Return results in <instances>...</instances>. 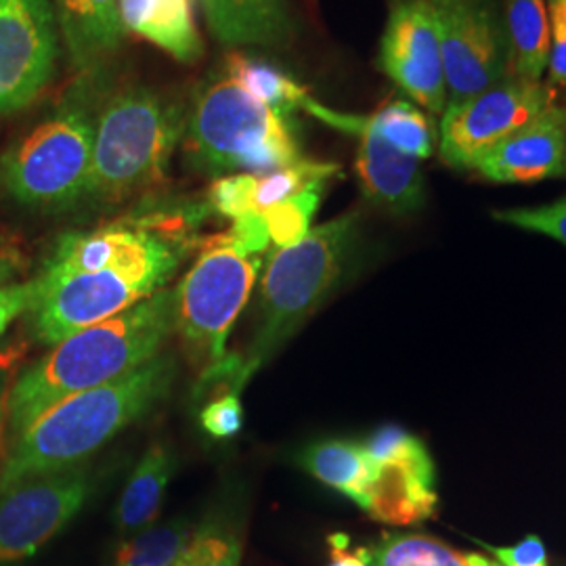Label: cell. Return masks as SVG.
Returning <instances> with one entry per match:
<instances>
[{
	"label": "cell",
	"instance_id": "6da1fadb",
	"mask_svg": "<svg viewBox=\"0 0 566 566\" xmlns=\"http://www.w3.org/2000/svg\"><path fill=\"white\" fill-rule=\"evenodd\" d=\"M175 329V290H160L120 315L55 344L28 367L9 392L15 434L63 399L107 385L160 355Z\"/></svg>",
	"mask_w": 566,
	"mask_h": 566
},
{
	"label": "cell",
	"instance_id": "836d02e7",
	"mask_svg": "<svg viewBox=\"0 0 566 566\" xmlns=\"http://www.w3.org/2000/svg\"><path fill=\"white\" fill-rule=\"evenodd\" d=\"M223 235L231 248H235L245 256H261L271 245L269 227L264 221L263 212L259 210H252L240 219H235L231 229Z\"/></svg>",
	"mask_w": 566,
	"mask_h": 566
},
{
	"label": "cell",
	"instance_id": "7402d4cb",
	"mask_svg": "<svg viewBox=\"0 0 566 566\" xmlns=\"http://www.w3.org/2000/svg\"><path fill=\"white\" fill-rule=\"evenodd\" d=\"M175 474V455L163 443L149 447L133 470L116 507V525L122 533H139L156 521L164 493Z\"/></svg>",
	"mask_w": 566,
	"mask_h": 566
},
{
	"label": "cell",
	"instance_id": "8d00e7d4",
	"mask_svg": "<svg viewBox=\"0 0 566 566\" xmlns=\"http://www.w3.org/2000/svg\"><path fill=\"white\" fill-rule=\"evenodd\" d=\"M329 565L327 566H371L369 547L350 549V537L344 533H334L327 537Z\"/></svg>",
	"mask_w": 566,
	"mask_h": 566
},
{
	"label": "cell",
	"instance_id": "9c48e42d",
	"mask_svg": "<svg viewBox=\"0 0 566 566\" xmlns=\"http://www.w3.org/2000/svg\"><path fill=\"white\" fill-rule=\"evenodd\" d=\"M558 105L546 82L507 76L465 102L447 105L439 126V156L460 170H472L486 151L528 122Z\"/></svg>",
	"mask_w": 566,
	"mask_h": 566
},
{
	"label": "cell",
	"instance_id": "2e32d148",
	"mask_svg": "<svg viewBox=\"0 0 566 566\" xmlns=\"http://www.w3.org/2000/svg\"><path fill=\"white\" fill-rule=\"evenodd\" d=\"M434 462L428 451L376 464L367 514L386 525H418L437 514Z\"/></svg>",
	"mask_w": 566,
	"mask_h": 566
},
{
	"label": "cell",
	"instance_id": "4fadbf2b",
	"mask_svg": "<svg viewBox=\"0 0 566 566\" xmlns=\"http://www.w3.org/2000/svg\"><path fill=\"white\" fill-rule=\"evenodd\" d=\"M53 0H0V114L36 102L60 55Z\"/></svg>",
	"mask_w": 566,
	"mask_h": 566
},
{
	"label": "cell",
	"instance_id": "ba28073f",
	"mask_svg": "<svg viewBox=\"0 0 566 566\" xmlns=\"http://www.w3.org/2000/svg\"><path fill=\"white\" fill-rule=\"evenodd\" d=\"M172 275L164 269L112 266L88 273H65L44 266L34 280L36 298L30 308L36 338L55 346L158 294Z\"/></svg>",
	"mask_w": 566,
	"mask_h": 566
},
{
	"label": "cell",
	"instance_id": "277c9868",
	"mask_svg": "<svg viewBox=\"0 0 566 566\" xmlns=\"http://www.w3.org/2000/svg\"><path fill=\"white\" fill-rule=\"evenodd\" d=\"M182 151L206 177L266 175L303 160L290 116L252 99L227 74L200 84L185 116Z\"/></svg>",
	"mask_w": 566,
	"mask_h": 566
},
{
	"label": "cell",
	"instance_id": "5bb4252c",
	"mask_svg": "<svg viewBox=\"0 0 566 566\" xmlns=\"http://www.w3.org/2000/svg\"><path fill=\"white\" fill-rule=\"evenodd\" d=\"M304 112L327 126L359 139L355 170L365 200L395 217L418 212L426 203L424 172L420 160L405 156L365 126V116L343 114L311 99Z\"/></svg>",
	"mask_w": 566,
	"mask_h": 566
},
{
	"label": "cell",
	"instance_id": "484cf974",
	"mask_svg": "<svg viewBox=\"0 0 566 566\" xmlns=\"http://www.w3.org/2000/svg\"><path fill=\"white\" fill-rule=\"evenodd\" d=\"M196 526L187 518H172L164 525L147 526L124 542L116 566H172L181 556Z\"/></svg>",
	"mask_w": 566,
	"mask_h": 566
},
{
	"label": "cell",
	"instance_id": "d590c367",
	"mask_svg": "<svg viewBox=\"0 0 566 566\" xmlns=\"http://www.w3.org/2000/svg\"><path fill=\"white\" fill-rule=\"evenodd\" d=\"M486 549L506 566H547L546 546L539 537L528 535L518 546L493 547L486 546Z\"/></svg>",
	"mask_w": 566,
	"mask_h": 566
},
{
	"label": "cell",
	"instance_id": "8992f818",
	"mask_svg": "<svg viewBox=\"0 0 566 566\" xmlns=\"http://www.w3.org/2000/svg\"><path fill=\"white\" fill-rule=\"evenodd\" d=\"M359 212L311 229L301 242L273 252L261 285V324L240 359V382L263 367L324 303L359 242Z\"/></svg>",
	"mask_w": 566,
	"mask_h": 566
},
{
	"label": "cell",
	"instance_id": "1f68e13d",
	"mask_svg": "<svg viewBox=\"0 0 566 566\" xmlns=\"http://www.w3.org/2000/svg\"><path fill=\"white\" fill-rule=\"evenodd\" d=\"M549 9V61H547V86L560 103L566 95V0H547Z\"/></svg>",
	"mask_w": 566,
	"mask_h": 566
},
{
	"label": "cell",
	"instance_id": "603a6c76",
	"mask_svg": "<svg viewBox=\"0 0 566 566\" xmlns=\"http://www.w3.org/2000/svg\"><path fill=\"white\" fill-rule=\"evenodd\" d=\"M223 72L252 99L283 116H292L296 109H304L306 103L313 99L301 82L287 76L277 65L240 51H231L224 57Z\"/></svg>",
	"mask_w": 566,
	"mask_h": 566
},
{
	"label": "cell",
	"instance_id": "d4e9b609",
	"mask_svg": "<svg viewBox=\"0 0 566 566\" xmlns=\"http://www.w3.org/2000/svg\"><path fill=\"white\" fill-rule=\"evenodd\" d=\"M371 552V566H497L481 554L460 552L426 535L386 533Z\"/></svg>",
	"mask_w": 566,
	"mask_h": 566
},
{
	"label": "cell",
	"instance_id": "83f0119b",
	"mask_svg": "<svg viewBox=\"0 0 566 566\" xmlns=\"http://www.w3.org/2000/svg\"><path fill=\"white\" fill-rule=\"evenodd\" d=\"M340 172V166L332 163H317V160H298L292 166L280 170L259 175L256 193H254V208L261 212L275 203L283 202L308 187L322 185L334 179Z\"/></svg>",
	"mask_w": 566,
	"mask_h": 566
},
{
	"label": "cell",
	"instance_id": "4dcf8cb0",
	"mask_svg": "<svg viewBox=\"0 0 566 566\" xmlns=\"http://www.w3.org/2000/svg\"><path fill=\"white\" fill-rule=\"evenodd\" d=\"M493 219L526 231H535L566 245V198L537 208L495 210Z\"/></svg>",
	"mask_w": 566,
	"mask_h": 566
},
{
	"label": "cell",
	"instance_id": "f1b7e54d",
	"mask_svg": "<svg viewBox=\"0 0 566 566\" xmlns=\"http://www.w3.org/2000/svg\"><path fill=\"white\" fill-rule=\"evenodd\" d=\"M322 191L324 187L315 185L283 202L261 210L269 227L271 243H275L277 248H287L303 240L311 231V221L322 202Z\"/></svg>",
	"mask_w": 566,
	"mask_h": 566
},
{
	"label": "cell",
	"instance_id": "f546056e",
	"mask_svg": "<svg viewBox=\"0 0 566 566\" xmlns=\"http://www.w3.org/2000/svg\"><path fill=\"white\" fill-rule=\"evenodd\" d=\"M259 175H224L210 185L208 191V206L214 214L224 219H240L243 214L256 210L254 208V193H256Z\"/></svg>",
	"mask_w": 566,
	"mask_h": 566
},
{
	"label": "cell",
	"instance_id": "3957f363",
	"mask_svg": "<svg viewBox=\"0 0 566 566\" xmlns=\"http://www.w3.org/2000/svg\"><path fill=\"white\" fill-rule=\"evenodd\" d=\"M103 82V70L82 74L57 109L4 154L0 179L15 202L44 212L86 202Z\"/></svg>",
	"mask_w": 566,
	"mask_h": 566
},
{
	"label": "cell",
	"instance_id": "52a82bcc",
	"mask_svg": "<svg viewBox=\"0 0 566 566\" xmlns=\"http://www.w3.org/2000/svg\"><path fill=\"white\" fill-rule=\"evenodd\" d=\"M261 269V256H245L224 235L203 242L202 254L175 290V329L189 353L208 364H221L224 344Z\"/></svg>",
	"mask_w": 566,
	"mask_h": 566
},
{
	"label": "cell",
	"instance_id": "d6a6232c",
	"mask_svg": "<svg viewBox=\"0 0 566 566\" xmlns=\"http://www.w3.org/2000/svg\"><path fill=\"white\" fill-rule=\"evenodd\" d=\"M200 424L214 439L238 437L243 428V407L238 392H224L203 405Z\"/></svg>",
	"mask_w": 566,
	"mask_h": 566
},
{
	"label": "cell",
	"instance_id": "9a60e30c",
	"mask_svg": "<svg viewBox=\"0 0 566 566\" xmlns=\"http://www.w3.org/2000/svg\"><path fill=\"white\" fill-rule=\"evenodd\" d=\"M472 170L493 182H537L566 175V109L563 103L497 143Z\"/></svg>",
	"mask_w": 566,
	"mask_h": 566
},
{
	"label": "cell",
	"instance_id": "ffe728a7",
	"mask_svg": "<svg viewBox=\"0 0 566 566\" xmlns=\"http://www.w3.org/2000/svg\"><path fill=\"white\" fill-rule=\"evenodd\" d=\"M298 460L311 476L367 510L369 491L376 481V464L361 443L338 439L313 443L301 451Z\"/></svg>",
	"mask_w": 566,
	"mask_h": 566
},
{
	"label": "cell",
	"instance_id": "d6986e66",
	"mask_svg": "<svg viewBox=\"0 0 566 566\" xmlns=\"http://www.w3.org/2000/svg\"><path fill=\"white\" fill-rule=\"evenodd\" d=\"M122 30L156 44L172 60L198 63L203 41L193 0H118Z\"/></svg>",
	"mask_w": 566,
	"mask_h": 566
},
{
	"label": "cell",
	"instance_id": "ac0fdd59",
	"mask_svg": "<svg viewBox=\"0 0 566 566\" xmlns=\"http://www.w3.org/2000/svg\"><path fill=\"white\" fill-rule=\"evenodd\" d=\"M212 36L224 46H287L294 23L287 0H198Z\"/></svg>",
	"mask_w": 566,
	"mask_h": 566
},
{
	"label": "cell",
	"instance_id": "74e56055",
	"mask_svg": "<svg viewBox=\"0 0 566 566\" xmlns=\"http://www.w3.org/2000/svg\"><path fill=\"white\" fill-rule=\"evenodd\" d=\"M7 405H9V399L4 401L2 395H0V428H2V422H9V418H7Z\"/></svg>",
	"mask_w": 566,
	"mask_h": 566
},
{
	"label": "cell",
	"instance_id": "e0dca14e",
	"mask_svg": "<svg viewBox=\"0 0 566 566\" xmlns=\"http://www.w3.org/2000/svg\"><path fill=\"white\" fill-rule=\"evenodd\" d=\"M53 4L72 65L81 74L103 70L124 39L118 0H53Z\"/></svg>",
	"mask_w": 566,
	"mask_h": 566
},
{
	"label": "cell",
	"instance_id": "30bf717a",
	"mask_svg": "<svg viewBox=\"0 0 566 566\" xmlns=\"http://www.w3.org/2000/svg\"><path fill=\"white\" fill-rule=\"evenodd\" d=\"M446 61L449 105L510 76L504 0H428Z\"/></svg>",
	"mask_w": 566,
	"mask_h": 566
},
{
	"label": "cell",
	"instance_id": "f35d334b",
	"mask_svg": "<svg viewBox=\"0 0 566 566\" xmlns=\"http://www.w3.org/2000/svg\"><path fill=\"white\" fill-rule=\"evenodd\" d=\"M7 269H9V264L2 263V261H0V282H2L4 277H9V271H7Z\"/></svg>",
	"mask_w": 566,
	"mask_h": 566
},
{
	"label": "cell",
	"instance_id": "44dd1931",
	"mask_svg": "<svg viewBox=\"0 0 566 566\" xmlns=\"http://www.w3.org/2000/svg\"><path fill=\"white\" fill-rule=\"evenodd\" d=\"M510 76L544 82L549 61L547 0H504Z\"/></svg>",
	"mask_w": 566,
	"mask_h": 566
},
{
	"label": "cell",
	"instance_id": "cb8c5ba5",
	"mask_svg": "<svg viewBox=\"0 0 566 566\" xmlns=\"http://www.w3.org/2000/svg\"><path fill=\"white\" fill-rule=\"evenodd\" d=\"M365 126L405 156L426 160L437 151V128L428 112L409 99H395L365 116Z\"/></svg>",
	"mask_w": 566,
	"mask_h": 566
},
{
	"label": "cell",
	"instance_id": "8fae6325",
	"mask_svg": "<svg viewBox=\"0 0 566 566\" xmlns=\"http://www.w3.org/2000/svg\"><path fill=\"white\" fill-rule=\"evenodd\" d=\"M88 464L32 476L0 493V566H20L70 525L93 493Z\"/></svg>",
	"mask_w": 566,
	"mask_h": 566
},
{
	"label": "cell",
	"instance_id": "7c38bea8",
	"mask_svg": "<svg viewBox=\"0 0 566 566\" xmlns=\"http://www.w3.org/2000/svg\"><path fill=\"white\" fill-rule=\"evenodd\" d=\"M385 32L378 65L409 102L428 114L443 116L447 97L446 61L439 28L428 0H386Z\"/></svg>",
	"mask_w": 566,
	"mask_h": 566
},
{
	"label": "cell",
	"instance_id": "5b68a950",
	"mask_svg": "<svg viewBox=\"0 0 566 566\" xmlns=\"http://www.w3.org/2000/svg\"><path fill=\"white\" fill-rule=\"evenodd\" d=\"M182 130L181 105L149 86L105 95L95 124L86 202L114 206L163 185Z\"/></svg>",
	"mask_w": 566,
	"mask_h": 566
},
{
	"label": "cell",
	"instance_id": "e575fe53",
	"mask_svg": "<svg viewBox=\"0 0 566 566\" xmlns=\"http://www.w3.org/2000/svg\"><path fill=\"white\" fill-rule=\"evenodd\" d=\"M36 298V282L0 283V338L7 327L32 308Z\"/></svg>",
	"mask_w": 566,
	"mask_h": 566
},
{
	"label": "cell",
	"instance_id": "ab89813d",
	"mask_svg": "<svg viewBox=\"0 0 566 566\" xmlns=\"http://www.w3.org/2000/svg\"><path fill=\"white\" fill-rule=\"evenodd\" d=\"M563 107H565V109H566V105H563Z\"/></svg>",
	"mask_w": 566,
	"mask_h": 566
},
{
	"label": "cell",
	"instance_id": "4316f807",
	"mask_svg": "<svg viewBox=\"0 0 566 566\" xmlns=\"http://www.w3.org/2000/svg\"><path fill=\"white\" fill-rule=\"evenodd\" d=\"M243 542L227 518H208L196 526L191 539L172 566H240Z\"/></svg>",
	"mask_w": 566,
	"mask_h": 566
},
{
	"label": "cell",
	"instance_id": "7a4b0ae2",
	"mask_svg": "<svg viewBox=\"0 0 566 566\" xmlns=\"http://www.w3.org/2000/svg\"><path fill=\"white\" fill-rule=\"evenodd\" d=\"M175 361L158 355L107 385L53 405L18 434L0 470V493L70 465L82 464L99 447L133 424L170 390Z\"/></svg>",
	"mask_w": 566,
	"mask_h": 566
}]
</instances>
